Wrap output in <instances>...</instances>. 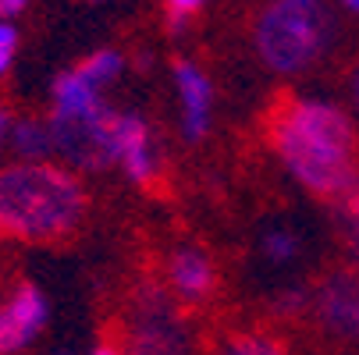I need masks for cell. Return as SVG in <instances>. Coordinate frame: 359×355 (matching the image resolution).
Listing matches in <instances>:
<instances>
[{
	"mask_svg": "<svg viewBox=\"0 0 359 355\" xmlns=\"http://www.w3.org/2000/svg\"><path fill=\"white\" fill-rule=\"evenodd\" d=\"M341 214H345V221H348V231H352V245H359V185L345 195V202L338 207Z\"/></svg>",
	"mask_w": 359,
	"mask_h": 355,
	"instance_id": "cell-16",
	"label": "cell"
},
{
	"mask_svg": "<svg viewBox=\"0 0 359 355\" xmlns=\"http://www.w3.org/2000/svg\"><path fill=\"white\" fill-rule=\"evenodd\" d=\"M93 355H128V351H121V348H114V344H100Z\"/></svg>",
	"mask_w": 359,
	"mask_h": 355,
	"instance_id": "cell-21",
	"label": "cell"
},
{
	"mask_svg": "<svg viewBox=\"0 0 359 355\" xmlns=\"http://www.w3.org/2000/svg\"><path fill=\"white\" fill-rule=\"evenodd\" d=\"M128 355H189L185 337H182L178 323L171 320L164 298L139 302L132 334H128Z\"/></svg>",
	"mask_w": 359,
	"mask_h": 355,
	"instance_id": "cell-7",
	"label": "cell"
},
{
	"mask_svg": "<svg viewBox=\"0 0 359 355\" xmlns=\"http://www.w3.org/2000/svg\"><path fill=\"white\" fill-rule=\"evenodd\" d=\"M168 277L185 298H207L214 291V263L196 249H182L168 263Z\"/></svg>",
	"mask_w": 359,
	"mask_h": 355,
	"instance_id": "cell-10",
	"label": "cell"
},
{
	"mask_svg": "<svg viewBox=\"0 0 359 355\" xmlns=\"http://www.w3.org/2000/svg\"><path fill=\"white\" fill-rule=\"evenodd\" d=\"M288 252H292V238L288 235L271 238V256H288Z\"/></svg>",
	"mask_w": 359,
	"mask_h": 355,
	"instance_id": "cell-17",
	"label": "cell"
},
{
	"mask_svg": "<svg viewBox=\"0 0 359 355\" xmlns=\"http://www.w3.org/2000/svg\"><path fill=\"white\" fill-rule=\"evenodd\" d=\"M345 8H352V11H359V0H341Z\"/></svg>",
	"mask_w": 359,
	"mask_h": 355,
	"instance_id": "cell-23",
	"label": "cell"
},
{
	"mask_svg": "<svg viewBox=\"0 0 359 355\" xmlns=\"http://www.w3.org/2000/svg\"><path fill=\"white\" fill-rule=\"evenodd\" d=\"M11 142L18 149V157H25L29 164H39V157H46L50 149H54L50 125H39V121H18L11 128Z\"/></svg>",
	"mask_w": 359,
	"mask_h": 355,
	"instance_id": "cell-12",
	"label": "cell"
},
{
	"mask_svg": "<svg viewBox=\"0 0 359 355\" xmlns=\"http://www.w3.org/2000/svg\"><path fill=\"white\" fill-rule=\"evenodd\" d=\"M86 217L82 185L57 164H11L0 171V238L65 242Z\"/></svg>",
	"mask_w": 359,
	"mask_h": 355,
	"instance_id": "cell-2",
	"label": "cell"
},
{
	"mask_svg": "<svg viewBox=\"0 0 359 355\" xmlns=\"http://www.w3.org/2000/svg\"><path fill=\"white\" fill-rule=\"evenodd\" d=\"M96 104H100L96 85L79 68L57 78V85H54V114H75V111H89Z\"/></svg>",
	"mask_w": 359,
	"mask_h": 355,
	"instance_id": "cell-11",
	"label": "cell"
},
{
	"mask_svg": "<svg viewBox=\"0 0 359 355\" xmlns=\"http://www.w3.org/2000/svg\"><path fill=\"white\" fill-rule=\"evenodd\" d=\"M8 132H11V114L0 107V146H4V139H8Z\"/></svg>",
	"mask_w": 359,
	"mask_h": 355,
	"instance_id": "cell-20",
	"label": "cell"
},
{
	"mask_svg": "<svg viewBox=\"0 0 359 355\" xmlns=\"http://www.w3.org/2000/svg\"><path fill=\"white\" fill-rule=\"evenodd\" d=\"M15 46H18V32L8 25V22H0V75H4L15 61Z\"/></svg>",
	"mask_w": 359,
	"mask_h": 355,
	"instance_id": "cell-15",
	"label": "cell"
},
{
	"mask_svg": "<svg viewBox=\"0 0 359 355\" xmlns=\"http://www.w3.org/2000/svg\"><path fill=\"white\" fill-rule=\"evenodd\" d=\"M331 39V18L320 0H271L256 22V50L278 75L313 68Z\"/></svg>",
	"mask_w": 359,
	"mask_h": 355,
	"instance_id": "cell-3",
	"label": "cell"
},
{
	"mask_svg": "<svg viewBox=\"0 0 359 355\" xmlns=\"http://www.w3.org/2000/svg\"><path fill=\"white\" fill-rule=\"evenodd\" d=\"M43 320H46V298H43V291L32 288V284H22L11 295L8 306L0 309V355H11V351L25 348L39 334Z\"/></svg>",
	"mask_w": 359,
	"mask_h": 355,
	"instance_id": "cell-8",
	"label": "cell"
},
{
	"mask_svg": "<svg viewBox=\"0 0 359 355\" xmlns=\"http://www.w3.org/2000/svg\"><path fill=\"white\" fill-rule=\"evenodd\" d=\"M352 99H355V107H359V68L352 71Z\"/></svg>",
	"mask_w": 359,
	"mask_h": 355,
	"instance_id": "cell-22",
	"label": "cell"
},
{
	"mask_svg": "<svg viewBox=\"0 0 359 355\" xmlns=\"http://www.w3.org/2000/svg\"><path fill=\"white\" fill-rule=\"evenodd\" d=\"M221 355H292V351L271 334H238L224 344Z\"/></svg>",
	"mask_w": 359,
	"mask_h": 355,
	"instance_id": "cell-13",
	"label": "cell"
},
{
	"mask_svg": "<svg viewBox=\"0 0 359 355\" xmlns=\"http://www.w3.org/2000/svg\"><path fill=\"white\" fill-rule=\"evenodd\" d=\"M264 132L281 164L320 202L341 207L359 185V132L345 111L320 99L278 96Z\"/></svg>",
	"mask_w": 359,
	"mask_h": 355,
	"instance_id": "cell-1",
	"label": "cell"
},
{
	"mask_svg": "<svg viewBox=\"0 0 359 355\" xmlns=\"http://www.w3.org/2000/svg\"><path fill=\"white\" fill-rule=\"evenodd\" d=\"M203 4V0H171V8L178 11V15H189V11H196Z\"/></svg>",
	"mask_w": 359,
	"mask_h": 355,
	"instance_id": "cell-18",
	"label": "cell"
},
{
	"mask_svg": "<svg viewBox=\"0 0 359 355\" xmlns=\"http://www.w3.org/2000/svg\"><path fill=\"white\" fill-rule=\"evenodd\" d=\"M79 71H82L93 85L111 82V78L121 71V57L114 54V50H100V54H93V57H86V61L79 64Z\"/></svg>",
	"mask_w": 359,
	"mask_h": 355,
	"instance_id": "cell-14",
	"label": "cell"
},
{
	"mask_svg": "<svg viewBox=\"0 0 359 355\" xmlns=\"http://www.w3.org/2000/svg\"><path fill=\"white\" fill-rule=\"evenodd\" d=\"M111 139H114V160L125 164L128 178L139 181L146 192H161V160L149 146L146 125L132 114H114Z\"/></svg>",
	"mask_w": 359,
	"mask_h": 355,
	"instance_id": "cell-6",
	"label": "cell"
},
{
	"mask_svg": "<svg viewBox=\"0 0 359 355\" xmlns=\"http://www.w3.org/2000/svg\"><path fill=\"white\" fill-rule=\"evenodd\" d=\"M313 313L327 337L355 344L359 341V270H334L320 281L313 295Z\"/></svg>",
	"mask_w": 359,
	"mask_h": 355,
	"instance_id": "cell-5",
	"label": "cell"
},
{
	"mask_svg": "<svg viewBox=\"0 0 359 355\" xmlns=\"http://www.w3.org/2000/svg\"><path fill=\"white\" fill-rule=\"evenodd\" d=\"M175 78H178V92H182V118H185V135L189 139H203L210 125V82L203 78L199 68L178 61L175 64Z\"/></svg>",
	"mask_w": 359,
	"mask_h": 355,
	"instance_id": "cell-9",
	"label": "cell"
},
{
	"mask_svg": "<svg viewBox=\"0 0 359 355\" xmlns=\"http://www.w3.org/2000/svg\"><path fill=\"white\" fill-rule=\"evenodd\" d=\"M111 121H114V114L104 104H96L89 111H75V114H50L54 149L65 153L75 167H86V171L107 167V164H114Z\"/></svg>",
	"mask_w": 359,
	"mask_h": 355,
	"instance_id": "cell-4",
	"label": "cell"
},
{
	"mask_svg": "<svg viewBox=\"0 0 359 355\" xmlns=\"http://www.w3.org/2000/svg\"><path fill=\"white\" fill-rule=\"evenodd\" d=\"M25 8V0H0V15H18Z\"/></svg>",
	"mask_w": 359,
	"mask_h": 355,
	"instance_id": "cell-19",
	"label": "cell"
}]
</instances>
